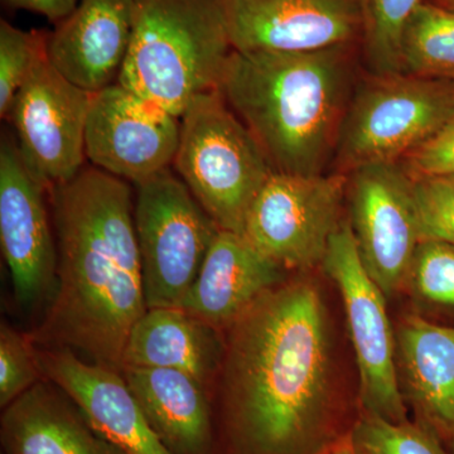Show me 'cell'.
I'll return each mask as SVG.
<instances>
[{"mask_svg":"<svg viewBox=\"0 0 454 454\" xmlns=\"http://www.w3.org/2000/svg\"><path fill=\"white\" fill-rule=\"evenodd\" d=\"M400 164L411 178L454 176V115Z\"/></svg>","mask_w":454,"mask_h":454,"instance_id":"obj_29","label":"cell"},{"mask_svg":"<svg viewBox=\"0 0 454 454\" xmlns=\"http://www.w3.org/2000/svg\"><path fill=\"white\" fill-rule=\"evenodd\" d=\"M420 241L454 245V176L413 178Z\"/></svg>","mask_w":454,"mask_h":454,"instance_id":"obj_28","label":"cell"},{"mask_svg":"<svg viewBox=\"0 0 454 454\" xmlns=\"http://www.w3.org/2000/svg\"><path fill=\"white\" fill-rule=\"evenodd\" d=\"M322 267L342 297L364 413L406 422L408 408L397 379L395 328L387 317V298L364 267L348 221L331 238Z\"/></svg>","mask_w":454,"mask_h":454,"instance_id":"obj_9","label":"cell"},{"mask_svg":"<svg viewBox=\"0 0 454 454\" xmlns=\"http://www.w3.org/2000/svg\"><path fill=\"white\" fill-rule=\"evenodd\" d=\"M49 195L59 269L33 340L122 372L131 328L148 309L130 184L90 164Z\"/></svg>","mask_w":454,"mask_h":454,"instance_id":"obj_2","label":"cell"},{"mask_svg":"<svg viewBox=\"0 0 454 454\" xmlns=\"http://www.w3.org/2000/svg\"><path fill=\"white\" fill-rule=\"evenodd\" d=\"M363 73L358 44L309 52L232 50L219 91L274 172L325 175Z\"/></svg>","mask_w":454,"mask_h":454,"instance_id":"obj_3","label":"cell"},{"mask_svg":"<svg viewBox=\"0 0 454 454\" xmlns=\"http://www.w3.org/2000/svg\"><path fill=\"white\" fill-rule=\"evenodd\" d=\"M220 333L178 307L148 309L131 328L124 367L176 370L208 390L223 369L225 342Z\"/></svg>","mask_w":454,"mask_h":454,"instance_id":"obj_20","label":"cell"},{"mask_svg":"<svg viewBox=\"0 0 454 454\" xmlns=\"http://www.w3.org/2000/svg\"><path fill=\"white\" fill-rule=\"evenodd\" d=\"M44 379L82 411L95 429L127 454H173L146 419L124 375L67 348H35Z\"/></svg>","mask_w":454,"mask_h":454,"instance_id":"obj_15","label":"cell"},{"mask_svg":"<svg viewBox=\"0 0 454 454\" xmlns=\"http://www.w3.org/2000/svg\"><path fill=\"white\" fill-rule=\"evenodd\" d=\"M423 0H361L364 71L372 74L402 73L403 33L409 18Z\"/></svg>","mask_w":454,"mask_h":454,"instance_id":"obj_23","label":"cell"},{"mask_svg":"<svg viewBox=\"0 0 454 454\" xmlns=\"http://www.w3.org/2000/svg\"><path fill=\"white\" fill-rule=\"evenodd\" d=\"M402 292L408 293L419 309L454 315V245L420 241Z\"/></svg>","mask_w":454,"mask_h":454,"instance_id":"obj_24","label":"cell"},{"mask_svg":"<svg viewBox=\"0 0 454 454\" xmlns=\"http://www.w3.org/2000/svg\"><path fill=\"white\" fill-rule=\"evenodd\" d=\"M172 167L219 229L240 235L254 200L274 173L219 90L201 95L182 115Z\"/></svg>","mask_w":454,"mask_h":454,"instance_id":"obj_5","label":"cell"},{"mask_svg":"<svg viewBox=\"0 0 454 454\" xmlns=\"http://www.w3.org/2000/svg\"><path fill=\"white\" fill-rule=\"evenodd\" d=\"M435 4L454 11V0H434Z\"/></svg>","mask_w":454,"mask_h":454,"instance_id":"obj_32","label":"cell"},{"mask_svg":"<svg viewBox=\"0 0 454 454\" xmlns=\"http://www.w3.org/2000/svg\"><path fill=\"white\" fill-rule=\"evenodd\" d=\"M286 271L244 235L220 230L179 309L226 331L260 297L286 280Z\"/></svg>","mask_w":454,"mask_h":454,"instance_id":"obj_17","label":"cell"},{"mask_svg":"<svg viewBox=\"0 0 454 454\" xmlns=\"http://www.w3.org/2000/svg\"><path fill=\"white\" fill-rule=\"evenodd\" d=\"M133 14L134 0H80L50 32L51 64L92 94L118 82L129 50Z\"/></svg>","mask_w":454,"mask_h":454,"instance_id":"obj_16","label":"cell"},{"mask_svg":"<svg viewBox=\"0 0 454 454\" xmlns=\"http://www.w3.org/2000/svg\"><path fill=\"white\" fill-rule=\"evenodd\" d=\"M402 73L454 82V11L422 3L406 23Z\"/></svg>","mask_w":454,"mask_h":454,"instance_id":"obj_22","label":"cell"},{"mask_svg":"<svg viewBox=\"0 0 454 454\" xmlns=\"http://www.w3.org/2000/svg\"><path fill=\"white\" fill-rule=\"evenodd\" d=\"M122 375L152 428L173 454H210L207 390L176 370L125 366Z\"/></svg>","mask_w":454,"mask_h":454,"instance_id":"obj_21","label":"cell"},{"mask_svg":"<svg viewBox=\"0 0 454 454\" xmlns=\"http://www.w3.org/2000/svg\"><path fill=\"white\" fill-rule=\"evenodd\" d=\"M136 190L134 226L146 309H179L219 234V226L172 168Z\"/></svg>","mask_w":454,"mask_h":454,"instance_id":"obj_7","label":"cell"},{"mask_svg":"<svg viewBox=\"0 0 454 454\" xmlns=\"http://www.w3.org/2000/svg\"><path fill=\"white\" fill-rule=\"evenodd\" d=\"M328 454H360L357 453L356 450L352 448L351 444L348 442H343L340 443L339 447L334 448L333 450H331Z\"/></svg>","mask_w":454,"mask_h":454,"instance_id":"obj_31","label":"cell"},{"mask_svg":"<svg viewBox=\"0 0 454 454\" xmlns=\"http://www.w3.org/2000/svg\"><path fill=\"white\" fill-rule=\"evenodd\" d=\"M454 115V82L404 73L358 82L337 142L331 173L400 163Z\"/></svg>","mask_w":454,"mask_h":454,"instance_id":"obj_6","label":"cell"},{"mask_svg":"<svg viewBox=\"0 0 454 454\" xmlns=\"http://www.w3.org/2000/svg\"><path fill=\"white\" fill-rule=\"evenodd\" d=\"M231 52L221 0H134L118 82L181 119L201 95L219 90Z\"/></svg>","mask_w":454,"mask_h":454,"instance_id":"obj_4","label":"cell"},{"mask_svg":"<svg viewBox=\"0 0 454 454\" xmlns=\"http://www.w3.org/2000/svg\"><path fill=\"white\" fill-rule=\"evenodd\" d=\"M348 441L360 454H452L437 433L422 423H393L366 413L349 429Z\"/></svg>","mask_w":454,"mask_h":454,"instance_id":"obj_25","label":"cell"},{"mask_svg":"<svg viewBox=\"0 0 454 454\" xmlns=\"http://www.w3.org/2000/svg\"><path fill=\"white\" fill-rule=\"evenodd\" d=\"M321 289L284 280L226 330L223 417L235 454H328L343 443Z\"/></svg>","mask_w":454,"mask_h":454,"instance_id":"obj_1","label":"cell"},{"mask_svg":"<svg viewBox=\"0 0 454 454\" xmlns=\"http://www.w3.org/2000/svg\"><path fill=\"white\" fill-rule=\"evenodd\" d=\"M92 92L41 59L12 104L8 121L23 160L47 190L66 184L85 167V133Z\"/></svg>","mask_w":454,"mask_h":454,"instance_id":"obj_11","label":"cell"},{"mask_svg":"<svg viewBox=\"0 0 454 454\" xmlns=\"http://www.w3.org/2000/svg\"><path fill=\"white\" fill-rule=\"evenodd\" d=\"M50 32L23 31L0 20V116L7 119L12 104L29 74L47 56Z\"/></svg>","mask_w":454,"mask_h":454,"instance_id":"obj_26","label":"cell"},{"mask_svg":"<svg viewBox=\"0 0 454 454\" xmlns=\"http://www.w3.org/2000/svg\"><path fill=\"white\" fill-rule=\"evenodd\" d=\"M43 379L35 343L5 322L0 325V406L11 403Z\"/></svg>","mask_w":454,"mask_h":454,"instance_id":"obj_27","label":"cell"},{"mask_svg":"<svg viewBox=\"0 0 454 454\" xmlns=\"http://www.w3.org/2000/svg\"><path fill=\"white\" fill-rule=\"evenodd\" d=\"M348 225L358 255L387 300L403 291L420 243L413 178L400 163H379L348 173Z\"/></svg>","mask_w":454,"mask_h":454,"instance_id":"obj_10","label":"cell"},{"mask_svg":"<svg viewBox=\"0 0 454 454\" xmlns=\"http://www.w3.org/2000/svg\"><path fill=\"white\" fill-rule=\"evenodd\" d=\"M396 367L405 404L417 420L454 442V327L435 325L415 313L395 327Z\"/></svg>","mask_w":454,"mask_h":454,"instance_id":"obj_18","label":"cell"},{"mask_svg":"<svg viewBox=\"0 0 454 454\" xmlns=\"http://www.w3.org/2000/svg\"><path fill=\"white\" fill-rule=\"evenodd\" d=\"M448 448H450V452H452V454H454V442H453V443H452V444H450V447H448Z\"/></svg>","mask_w":454,"mask_h":454,"instance_id":"obj_33","label":"cell"},{"mask_svg":"<svg viewBox=\"0 0 454 454\" xmlns=\"http://www.w3.org/2000/svg\"><path fill=\"white\" fill-rule=\"evenodd\" d=\"M46 186L27 166L16 140L0 143V244L14 297L35 309L55 293L59 252L47 210Z\"/></svg>","mask_w":454,"mask_h":454,"instance_id":"obj_13","label":"cell"},{"mask_svg":"<svg viewBox=\"0 0 454 454\" xmlns=\"http://www.w3.org/2000/svg\"><path fill=\"white\" fill-rule=\"evenodd\" d=\"M232 50L309 52L358 44L361 0H221Z\"/></svg>","mask_w":454,"mask_h":454,"instance_id":"obj_14","label":"cell"},{"mask_svg":"<svg viewBox=\"0 0 454 454\" xmlns=\"http://www.w3.org/2000/svg\"><path fill=\"white\" fill-rule=\"evenodd\" d=\"M0 434L5 454H127L44 378L4 408Z\"/></svg>","mask_w":454,"mask_h":454,"instance_id":"obj_19","label":"cell"},{"mask_svg":"<svg viewBox=\"0 0 454 454\" xmlns=\"http://www.w3.org/2000/svg\"><path fill=\"white\" fill-rule=\"evenodd\" d=\"M181 119L119 82L92 94L85 153L91 166L138 186L172 168Z\"/></svg>","mask_w":454,"mask_h":454,"instance_id":"obj_12","label":"cell"},{"mask_svg":"<svg viewBox=\"0 0 454 454\" xmlns=\"http://www.w3.org/2000/svg\"><path fill=\"white\" fill-rule=\"evenodd\" d=\"M348 176L274 172L254 200L244 236L286 270L304 273L324 262L342 226Z\"/></svg>","mask_w":454,"mask_h":454,"instance_id":"obj_8","label":"cell"},{"mask_svg":"<svg viewBox=\"0 0 454 454\" xmlns=\"http://www.w3.org/2000/svg\"><path fill=\"white\" fill-rule=\"evenodd\" d=\"M79 2L80 0H4L9 7L41 14L55 25L71 14Z\"/></svg>","mask_w":454,"mask_h":454,"instance_id":"obj_30","label":"cell"}]
</instances>
